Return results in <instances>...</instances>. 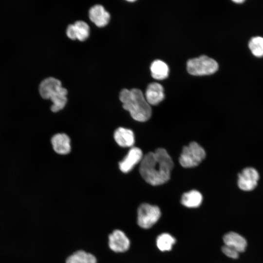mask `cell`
I'll return each instance as SVG.
<instances>
[{"instance_id":"cell-1","label":"cell","mask_w":263,"mask_h":263,"mask_svg":"<svg viewBox=\"0 0 263 263\" xmlns=\"http://www.w3.org/2000/svg\"><path fill=\"white\" fill-rule=\"evenodd\" d=\"M173 167L171 158L163 148L149 152L142 158L139 172L142 178L152 186L162 185L170 178Z\"/></svg>"},{"instance_id":"cell-2","label":"cell","mask_w":263,"mask_h":263,"mask_svg":"<svg viewBox=\"0 0 263 263\" xmlns=\"http://www.w3.org/2000/svg\"><path fill=\"white\" fill-rule=\"evenodd\" d=\"M119 99L123 108L130 112L134 120L144 122L150 117L151 107L139 89H124L120 93Z\"/></svg>"},{"instance_id":"cell-3","label":"cell","mask_w":263,"mask_h":263,"mask_svg":"<svg viewBox=\"0 0 263 263\" xmlns=\"http://www.w3.org/2000/svg\"><path fill=\"white\" fill-rule=\"evenodd\" d=\"M161 215V211L158 206L142 203L137 209V224L142 229H150L159 221Z\"/></svg>"},{"instance_id":"cell-4","label":"cell","mask_w":263,"mask_h":263,"mask_svg":"<svg viewBox=\"0 0 263 263\" xmlns=\"http://www.w3.org/2000/svg\"><path fill=\"white\" fill-rule=\"evenodd\" d=\"M187 71L193 75L201 76L212 74L218 69L217 62L205 55L190 59L187 64Z\"/></svg>"},{"instance_id":"cell-5","label":"cell","mask_w":263,"mask_h":263,"mask_svg":"<svg viewBox=\"0 0 263 263\" xmlns=\"http://www.w3.org/2000/svg\"><path fill=\"white\" fill-rule=\"evenodd\" d=\"M206 156L204 149L195 142H192L185 146L179 157V162L184 168H192L198 166Z\"/></svg>"},{"instance_id":"cell-6","label":"cell","mask_w":263,"mask_h":263,"mask_svg":"<svg viewBox=\"0 0 263 263\" xmlns=\"http://www.w3.org/2000/svg\"><path fill=\"white\" fill-rule=\"evenodd\" d=\"M109 248L116 253H124L130 248L131 242L130 238L122 230L114 229L108 237Z\"/></svg>"},{"instance_id":"cell-7","label":"cell","mask_w":263,"mask_h":263,"mask_svg":"<svg viewBox=\"0 0 263 263\" xmlns=\"http://www.w3.org/2000/svg\"><path fill=\"white\" fill-rule=\"evenodd\" d=\"M259 178V173L255 169L245 168L238 176V187L243 190L251 191L256 187Z\"/></svg>"},{"instance_id":"cell-8","label":"cell","mask_w":263,"mask_h":263,"mask_svg":"<svg viewBox=\"0 0 263 263\" xmlns=\"http://www.w3.org/2000/svg\"><path fill=\"white\" fill-rule=\"evenodd\" d=\"M143 157L141 149L137 147L131 148L124 158L119 162L120 169L124 173L129 172L135 165L142 160Z\"/></svg>"},{"instance_id":"cell-9","label":"cell","mask_w":263,"mask_h":263,"mask_svg":"<svg viewBox=\"0 0 263 263\" xmlns=\"http://www.w3.org/2000/svg\"><path fill=\"white\" fill-rule=\"evenodd\" d=\"M89 17L90 20L98 27L106 26L110 20L109 13L102 5L99 4L95 5L90 9Z\"/></svg>"},{"instance_id":"cell-10","label":"cell","mask_w":263,"mask_h":263,"mask_svg":"<svg viewBox=\"0 0 263 263\" xmlns=\"http://www.w3.org/2000/svg\"><path fill=\"white\" fill-rule=\"evenodd\" d=\"M222 240L224 244L233 248L239 253L244 252L247 245V241L243 236L233 231L225 234Z\"/></svg>"},{"instance_id":"cell-11","label":"cell","mask_w":263,"mask_h":263,"mask_svg":"<svg viewBox=\"0 0 263 263\" xmlns=\"http://www.w3.org/2000/svg\"><path fill=\"white\" fill-rule=\"evenodd\" d=\"M62 87L61 81L53 77H50L42 80L39 86L40 96L45 99H48Z\"/></svg>"},{"instance_id":"cell-12","label":"cell","mask_w":263,"mask_h":263,"mask_svg":"<svg viewBox=\"0 0 263 263\" xmlns=\"http://www.w3.org/2000/svg\"><path fill=\"white\" fill-rule=\"evenodd\" d=\"M203 197L201 193L195 189L184 193L180 199V203L184 207L194 209L199 207L202 204Z\"/></svg>"},{"instance_id":"cell-13","label":"cell","mask_w":263,"mask_h":263,"mask_svg":"<svg viewBox=\"0 0 263 263\" xmlns=\"http://www.w3.org/2000/svg\"><path fill=\"white\" fill-rule=\"evenodd\" d=\"M164 89L159 83L150 84L146 91L145 98L150 105H156L164 98Z\"/></svg>"},{"instance_id":"cell-14","label":"cell","mask_w":263,"mask_h":263,"mask_svg":"<svg viewBox=\"0 0 263 263\" xmlns=\"http://www.w3.org/2000/svg\"><path fill=\"white\" fill-rule=\"evenodd\" d=\"M51 143L56 152L59 154H66L71 151L70 139L65 133H57L51 139Z\"/></svg>"},{"instance_id":"cell-15","label":"cell","mask_w":263,"mask_h":263,"mask_svg":"<svg viewBox=\"0 0 263 263\" xmlns=\"http://www.w3.org/2000/svg\"><path fill=\"white\" fill-rule=\"evenodd\" d=\"M114 138L118 145L122 147H132L134 143L133 132L123 127L117 128L114 133Z\"/></svg>"},{"instance_id":"cell-16","label":"cell","mask_w":263,"mask_h":263,"mask_svg":"<svg viewBox=\"0 0 263 263\" xmlns=\"http://www.w3.org/2000/svg\"><path fill=\"white\" fill-rule=\"evenodd\" d=\"M67 93L66 89L62 86L51 96L49 99L53 103L51 107L52 112H57L63 109L67 101Z\"/></svg>"},{"instance_id":"cell-17","label":"cell","mask_w":263,"mask_h":263,"mask_svg":"<svg viewBox=\"0 0 263 263\" xmlns=\"http://www.w3.org/2000/svg\"><path fill=\"white\" fill-rule=\"evenodd\" d=\"M176 243L175 238L167 232L159 234L156 239V245L162 252L171 251Z\"/></svg>"},{"instance_id":"cell-18","label":"cell","mask_w":263,"mask_h":263,"mask_svg":"<svg viewBox=\"0 0 263 263\" xmlns=\"http://www.w3.org/2000/svg\"><path fill=\"white\" fill-rule=\"evenodd\" d=\"M96 257L82 250H77L68 256L66 263H96Z\"/></svg>"},{"instance_id":"cell-19","label":"cell","mask_w":263,"mask_h":263,"mask_svg":"<svg viewBox=\"0 0 263 263\" xmlns=\"http://www.w3.org/2000/svg\"><path fill=\"white\" fill-rule=\"evenodd\" d=\"M150 71L152 76L158 80L167 78L169 69L167 64L160 60H155L151 64Z\"/></svg>"},{"instance_id":"cell-20","label":"cell","mask_w":263,"mask_h":263,"mask_svg":"<svg viewBox=\"0 0 263 263\" xmlns=\"http://www.w3.org/2000/svg\"><path fill=\"white\" fill-rule=\"evenodd\" d=\"M76 39L84 41L90 35V28L88 24L82 21H76L74 24Z\"/></svg>"},{"instance_id":"cell-21","label":"cell","mask_w":263,"mask_h":263,"mask_svg":"<svg viewBox=\"0 0 263 263\" xmlns=\"http://www.w3.org/2000/svg\"><path fill=\"white\" fill-rule=\"evenodd\" d=\"M249 48L252 53L257 57L263 56V38L256 37L249 42Z\"/></svg>"},{"instance_id":"cell-22","label":"cell","mask_w":263,"mask_h":263,"mask_svg":"<svg viewBox=\"0 0 263 263\" xmlns=\"http://www.w3.org/2000/svg\"><path fill=\"white\" fill-rule=\"evenodd\" d=\"M222 252L227 257L237 259L239 257V252L233 248L224 244L221 248Z\"/></svg>"},{"instance_id":"cell-23","label":"cell","mask_w":263,"mask_h":263,"mask_svg":"<svg viewBox=\"0 0 263 263\" xmlns=\"http://www.w3.org/2000/svg\"><path fill=\"white\" fill-rule=\"evenodd\" d=\"M66 35L69 38L72 40L76 39L74 24H70L68 25L66 29Z\"/></svg>"},{"instance_id":"cell-24","label":"cell","mask_w":263,"mask_h":263,"mask_svg":"<svg viewBox=\"0 0 263 263\" xmlns=\"http://www.w3.org/2000/svg\"><path fill=\"white\" fill-rule=\"evenodd\" d=\"M234 2H237V3H242L244 1V0H233Z\"/></svg>"},{"instance_id":"cell-25","label":"cell","mask_w":263,"mask_h":263,"mask_svg":"<svg viewBox=\"0 0 263 263\" xmlns=\"http://www.w3.org/2000/svg\"><path fill=\"white\" fill-rule=\"evenodd\" d=\"M135 0H128L129 2H134Z\"/></svg>"}]
</instances>
